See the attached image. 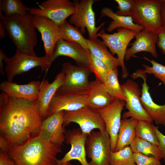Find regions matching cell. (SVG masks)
Segmentation results:
<instances>
[{
    "mask_svg": "<svg viewBox=\"0 0 165 165\" xmlns=\"http://www.w3.org/2000/svg\"><path fill=\"white\" fill-rule=\"evenodd\" d=\"M38 100L0 94V129L9 146L22 143L39 131L42 118Z\"/></svg>",
    "mask_w": 165,
    "mask_h": 165,
    "instance_id": "1",
    "label": "cell"
},
{
    "mask_svg": "<svg viewBox=\"0 0 165 165\" xmlns=\"http://www.w3.org/2000/svg\"><path fill=\"white\" fill-rule=\"evenodd\" d=\"M62 145L54 143L39 131L24 142L9 146L8 152L16 165H57Z\"/></svg>",
    "mask_w": 165,
    "mask_h": 165,
    "instance_id": "2",
    "label": "cell"
},
{
    "mask_svg": "<svg viewBox=\"0 0 165 165\" xmlns=\"http://www.w3.org/2000/svg\"><path fill=\"white\" fill-rule=\"evenodd\" d=\"M34 15L28 12L23 15L6 16L0 11V18L16 49L22 53L37 55L34 49L38 42Z\"/></svg>",
    "mask_w": 165,
    "mask_h": 165,
    "instance_id": "3",
    "label": "cell"
},
{
    "mask_svg": "<svg viewBox=\"0 0 165 165\" xmlns=\"http://www.w3.org/2000/svg\"><path fill=\"white\" fill-rule=\"evenodd\" d=\"M51 58L46 55L39 57L22 53L16 50L14 56L7 58L5 62L6 64L4 71L7 75V81L13 82L15 76L38 67L41 68V72L45 71L46 73L51 65Z\"/></svg>",
    "mask_w": 165,
    "mask_h": 165,
    "instance_id": "4",
    "label": "cell"
},
{
    "mask_svg": "<svg viewBox=\"0 0 165 165\" xmlns=\"http://www.w3.org/2000/svg\"><path fill=\"white\" fill-rule=\"evenodd\" d=\"M161 0H135L131 17L134 22L144 29L157 34L162 26Z\"/></svg>",
    "mask_w": 165,
    "mask_h": 165,
    "instance_id": "5",
    "label": "cell"
},
{
    "mask_svg": "<svg viewBox=\"0 0 165 165\" xmlns=\"http://www.w3.org/2000/svg\"><path fill=\"white\" fill-rule=\"evenodd\" d=\"M138 32L123 28H117V32L108 34L103 28L98 33L104 44L108 48L111 54H116L119 61L122 69V77L126 78L128 75L124 64L125 57L127 47L130 41Z\"/></svg>",
    "mask_w": 165,
    "mask_h": 165,
    "instance_id": "6",
    "label": "cell"
},
{
    "mask_svg": "<svg viewBox=\"0 0 165 165\" xmlns=\"http://www.w3.org/2000/svg\"><path fill=\"white\" fill-rule=\"evenodd\" d=\"M94 2L93 0L74 1L75 11L70 16L68 21L70 24L79 28L83 34L86 33V28L90 39L97 38L98 31L105 24L103 23L99 26L96 27L95 13L93 9Z\"/></svg>",
    "mask_w": 165,
    "mask_h": 165,
    "instance_id": "7",
    "label": "cell"
},
{
    "mask_svg": "<svg viewBox=\"0 0 165 165\" xmlns=\"http://www.w3.org/2000/svg\"><path fill=\"white\" fill-rule=\"evenodd\" d=\"M61 71L65 75L64 80L57 92L87 94L90 82L89 77L92 72L89 67L66 62L63 64Z\"/></svg>",
    "mask_w": 165,
    "mask_h": 165,
    "instance_id": "8",
    "label": "cell"
},
{
    "mask_svg": "<svg viewBox=\"0 0 165 165\" xmlns=\"http://www.w3.org/2000/svg\"><path fill=\"white\" fill-rule=\"evenodd\" d=\"M64 127L76 123L82 132L88 135L95 129L106 131L105 122L98 111L88 106L74 111H64Z\"/></svg>",
    "mask_w": 165,
    "mask_h": 165,
    "instance_id": "9",
    "label": "cell"
},
{
    "mask_svg": "<svg viewBox=\"0 0 165 165\" xmlns=\"http://www.w3.org/2000/svg\"><path fill=\"white\" fill-rule=\"evenodd\" d=\"M86 154L91 160L89 165H110L111 141L106 131H92L86 143Z\"/></svg>",
    "mask_w": 165,
    "mask_h": 165,
    "instance_id": "10",
    "label": "cell"
},
{
    "mask_svg": "<svg viewBox=\"0 0 165 165\" xmlns=\"http://www.w3.org/2000/svg\"><path fill=\"white\" fill-rule=\"evenodd\" d=\"M75 11L74 3L69 0H47L39 7L31 8L29 12L34 16L48 18L60 26Z\"/></svg>",
    "mask_w": 165,
    "mask_h": 165,
    "instance_id": "11",
    "label": "cell"
},
{
    "mask_svg": "<svg viewBox=\"0 0 165 165\" xmlns=\"http://www.w3.org/2000/svg\"><path fill=\"white\" fill-rule=\"evenodd\" d=\"M121 86L126 98L125 106L128 110L123 114V119L133 118L138 120L152 122L141 103L142 91L138 84L128 79Z\"/></svg>",
    "mask_w": 165,
    "mask_h": 165,
    "instance_id": "12",
    "label": "cell"
},
{
    "mask_svg": "<svg viewBox=\"0 0 165 165\" xmlns=\"http://www.w3.org/2000/svg\"><path fill=\"white\" fill-rule=\"evenodd\" d=\"M89 135L84 134L80 128L66 131L65 135V143L71 145L70 150L61 159L57 165H61L72 160H77L82 165H89L86 160V143Z\"/></svg>",
    "mask_w": 165,
    "mask_h": 165,
    "instance_id": "13",
    "label": "cell"
},
{
    "mask_svg": "<svg viewBox=\"0 0 165 165\" xmlns=\"http://www.w3.org/2000/svg\"><path fill=\"white\" fill-rule=\"evenodd\" d=\"M125 105L124 101L115 99L109 105L98 111L105 122L106 131L110 136L111 150L112 152L116 150L121 124V112Z\"/></svg>",
    "mask_w": 165,
    "mask_h": 165,
    "instance_id": "14",
    "label": "cell"
},
{
    "mask_svg": "<svg viewBox=\"0 0 165 165\" xmlns=\"http://www.w3.org/2000/svg\"><path fill=\"white\" fill-rule=\"evenodd\" d=\"M33 24L41 34L45 55L52 57L58 41L61 39L59 25L45 17L34 16Z\"/></svg>",
    "mask_w": 165,
    "mask_h": 165,
    "instance_id": "15",
    "label": "cell"
},
{
    "mask_svg": "<svg viewBox=\"0 0 165 165\" xmlns=\"http://www.w3.org/2000/svg\"><path fill=\"white\" fill-rule=\"evenodd\" d=\"M87 94L57 91L50 103L47 117L61 111H72L87 106Z\"/></svg>",
    "mask_w": 165,
    "mask_h": 165,
    "instance_id": "16",
    "label": "cell"
},
{
    "mask_svg": "<svg viewBox=\"0 0 165 165\" xmlns=\"http://www.w3.org/2000/svg\"><path fill=\"white\" fill-rule=\"evenodd\" d=\"M132 77L133 79L140 77L143 79L140 97L141 103L156 124L165 126V104L158 105L153 101L149 92V87L147 82L146 74L143 72L142 69H139L132 75Z\"/></svg>",
    "mask_w": 165,
    "mask_h": 165,
    "instance_id": "17",
    "label": "cell"
},
{
    "mask_svg": "<svg viewBox=\"0 0 165 165\" xmlns=\"http://www.w3.org/2000/svg\"><path fill=\"white\" fill-rule=\"evenodd\" d=\"M90 53L77 43L61 39L57 43L50 64L57 57L62 56L72 59L78 66L89 68Z\"/></svg>",
    "mask_w": 165,
    "mask_h": 165,
    "instance_id": "18",
    "label": "cell"
},
{
    "mask_svg": "<svg viewBox=\"0 0 165 165\" xmlns=\"http://www.w3.org/2000/svg\"><path fill=\"white\" fill-rule=\"evenodd\" d=\"M64 111L47 117L41 122L39 131L53 142L62 145L66 131L63 126Z\"/></svg>",
    "mask_w": 165,
    "mask_h": 165,
    "instance_id": "19",
    "label": "cell"
},
{
    "mask_svg": "<svg viewBox=\"0 0 165 165\" xmlns=\"http://www.w3.org/2000/svg\"><path fill=\"white\" fill-rule=\"evenodd\" d=\"M135 38V41L130 44L131 47L127 49L125 57L126 61H128L136 53L143 51L148 52L154 58H157V34L144 29L138 32Z\"/></svg>",
    "mask_w": 165,
    "mask_h": 165,
    "instance_id": "20",
    "label": "cell"
},
{
    "mask_svg": "<svg viewBox=\"0 0 165 165\" xmlns=\"http://www.w3.org/2000/svg\"><path fill=\"white\" fill-rule=\"evenodd\" d=\"M64 79V74L61 71L56 75L52 83H50L48 79H44L41 82L37 100L39 103V113L42 119L47 117L51 101L57 90L63 83Z\"/></svg>",
    "mask_w": 165,
    "mask_h": 165,
    "instance_id": "21",
    "label": "cell"
},
{
    "mask_svg": "<svg viewBox=\"0 0 165 165\" xmlns=\"http://www.w3.org/2000/svg\"><path fill=\"white\" fill-rule=\"evenodd\" d=\"M39 81H32L27 84L20 85L16 82L4 81L0 84V90L9 96L30 101L38 99Z\"/></svg>",
    "mask_w": 165,
    "mask_h": 165,
    "instance_id": "22",
    "label": "cell"
},
{
    "mask_svg": "<svg viewBox=\"0 0 165 165\" xmlns=\"http://www.w3.org/2000/svg\"><path fill=\"white\" fill-rule=\"evenodd\" d=\"M115 100L110 96L101 81L96 79L90 82L86 100L87 106L98 111L109 105Z\"/></svg>",
    "mask_w": 165,
    "mask_h": 165,
    "instance_id": "23",
    "label": "cell"
},
{
    "mask_svg": "<svg viewBox=\"0 0 165 165\" xmlns=\"http://www.w3.org/2000/svg\"><path fill=\"white\" fill-rule=\"evenodd\" d=\"M90 53L96 57L103 61L109 70L117 68L121 66L119 61L114 57L108 50L106 46L97 38L87 39Z\"/></svg>",
    "mask_w": 165,
    "mask_h": 165,
    "instance_id": "24",
    "label": "cell"
},
{
    "mask_svg": "<svg viewBox=\"0 0 165 165\" xmlns=\"http://www.w3.org/2000/svg\"><path fill=\"white\" fill-rule=\"evenodd\" d=\"M101 14V17L107 16L113 20L107 28V31L109 32L119 28H123L138 32L144 29L142 26L135 24L131 16L118 15L110 8L106 7L102 8Z\"/></svg>",
    "mask_w": 165,
    "mask_h": 165,
    "instance_id": "25",
    "label": "cell"
},
{
    "mask_svg": "<svg viewBox=\"0 0 165 165\" xmlns=\"http://www.w3.org/2000/svg\"><path fill=\"white\" fill-rule=\"evenodd\" d=\"M138 120L133 118L121 120L115 151L130 146L134 141L136 137V126Z\"/></svg>",
    "mask_w": 165,
    "mask_h": 165,
    "instance_id": "26",
    "label": "cell"
},
{
    "mask_svg": "<svg viewBox=\"0 0 165 165\" xmlns=\"http://www.w3.org/2000/svg\"><path fill=\"white\" fill-rule=\"evenodd\" d=\"M61 39L77 43L87 52H90L87 39L82 35L79 28L70 24L66 20L59 26Z\"/></svg>",
    "mask_w": 165,
    "mask_h": 165,
    "instance_id": "27",
    "label": "cell"
},
{
    "mask_svg": "<svg viewBox=\"0 0 165 165\" xmlns=\"http://www.w3.org/2000/svg\"><path fill=\"white\" fill-rule=\"evenodd\" d=\"M130 146L134 153L154 157L160 160L163 159L162 153L158 146L137 136Z\"/></svg>",
    "mask_w": 165,
    "mask_h": 165,
    "instance_id": "28",
    "label": "cell"
},
{
    "mask_svg": "<svg viewBox=\"0 0 165 165\" xmlns=\"http://www.w3.org/2000/svg\"><path fill=\"white\" fill-rule=\"evenodd\" d=\"M117 68L109 70L104 84L110 96L115 99L126 101V98L118 79Z\"/></svg>",
    "mask_w": 165,
    "mask_h": 165,
    "instance_id": "29",
    "label": "cell"
},
{
    "mask_svg": "<svg viewBox=\"0 0 165 165\" xmlns=\"http://www.w3.org/2000/svg\"><path fill=\"white\" fill-rule=\"evenodd\" d=\"M30 9L20 0H0V11L4 12L6 16L24 15L29 12Z\"/></svg>",
    "mask_w": 165,
    "mask_h": 165,
    "instance_id": "30",
    "label": "cell"
},
{
    "mask_svg": "<svg viewBox=\"0 0 165 165\" xmlns=\"http://www.w3.org/2000/svg\"><path fill=\"white\" fill-rule=\"evenodd\" d=\"M152 123L145 120H138L136 126V136L158 146L159 142Z\"/></svg>",
    "mask_w": 165,
    "mask_h": 165,
    "instance_id": "31",
    "label": "cell"
},
{
    "mask_svg": "<svg viewBox=\"0 0 165 165\" xmlns=\"http://www.w3.org/2000/svg\"><path fill=\"white\" fill-rule=\"evenodd\" d=\"M134 152L130 146L117 151H111L110 164L111 165H136Z\"/></svg>",
    "mask_w": 165,
    "mask_h": 165,
    "instance_id": "32",
    "label": "cell"
},
{
    "mask_svg": "<svg viewBox=\"0 0 165 165\" xmlns=\"http://www.w3.org/2000/svg\"><path fill=\"white\" fill-rule=\"evenodd\" d=\"M92 72L94 74L96 79L105 84L109 70L105 63L91 53L89 56V66Z\"/></svg>",
    "mask_w": 165,
    "mask_h": 165,
    "instance_id": "33",
    "label": "cell"
},
{
    "mask_svg": "<svg viewBox=\"0 0 165 165\" xmlns=\"http://www.w3.org/2000/svg\"><path fill=\"white\" fill-rule=\"evenodd\" d=\"M143 58L150 62L152 64L150 67L145 64L142 66L145 68L143 72L145 74H152L156 78L160 80L165 87V66L160 64L154 60H150L144 57Z\"/></svg>",
    "mask_w": 165,
    "mask_h": 165,
    "instance_id": "34",
    "label": "cell"
},
{
    "mask_svg": "<svg viewBox=\"0 0 165 165\" xmlns=\"http://www.w3.org/2000/svg\"><path fill=\"white\" fill-rule=\"evenodd\" d=\"M118 3V10L115 13L123 16H131L135 4V0H115Z\"/></svg>",
    "mask_w": 165,
    "mask_h": 165,
    "instance_id": "35",
    "label": "cell"
},
{
    "mask_svg": "<svg viewBox=\"0 0 165 165\" xmlns=\"http://www.w3.org/2000/svg\"><path fill=\"white\" fill-rule=\"evenodd\" d=\"M136 165H162L159 159L154 157L148 156L139 153H134Z\"/></svg>",
    "mask_w": 165,
    "mask_h": 165,
    "instance_id": "36",
    "label": "cell"
},
{
    "mask_svg": "<svg viewBox=\"0 0 165 165\" xmlns=\"http://www.w3.org/2000/svg\"><path fill=\"white\" fill-rule=\"evenodd\" d=\"M153 127L159 142V145L158 147L162 153L165 163V135L160 131L158 127L154 125Z\"/></svg>",
    "mask_w": 165,
    "mask_h": 165,
    "instance_id": "37",
    "label": "cell"
},
{
    "mask_svg": "<svg viewBox=\"0 0 165 165\" xmlns=\"http://www.w3.org/2000/svg\"><path fill=\"white\" fill-rule=\"evenodd\" d=\"M157 46L165 55V27L162 26L157 33Z\"/></svg>",
    "mask_w": 165,
    "mask_h": 165,
    "instance_id": "38",
    "label": "cell"
},
{
    "mask_svg": "<svg viewBox=\"0 0 165 165\" xmlns=\"http://www.w3.org/2000/svg\"><path fill=\"white\" fill-rule=\"evenodd\" d=\"M0 165H16V164L6 152H2L0 154Z\"/></svg>",
    "mask_w": 165,
    "mask_h": 165,
    "instance_id": "39",
    "label": "cell"
},
{
    "mask_svg": "<svg viewBox=\"0 0 165 165\" xmlns=\"http://www.w3.org/2000/svg\"><path fill=\"white\" fill-rule=\"evenodd\" d=\"M0 147L2 152H8L9 147L8 142L2 133L0 136Z\"/></svg>",
    "mask_w": 165,
    "mask_h": 165,
    "instance_id": "40",
    "label": "cell"
},
{
    "mask_svg": "<svg viewBox=\"0 0 165 165\" xmlns=\"http://www.w3.org/2000/svg\"><path fill=\"white\" fill-rule=\"evenodd\" d=\"M160 15L162 26L165 27V0H161Z\"/></svg>",
    "mask_w": 165,
    "mask_h": 165,
    "instance_id": "41",
    "label": "cell"
},
{
    "mask_svg": "<svg viewBox=\"0 0 165 165\" xmlns=\"http://www.w3.org/2000/svg\"><path fill=\"white\" fill-rule=\"evenodd\" d=\"M7 57L1 49H0V74L1 75H5L3 69L4 66L3 64L2 61H6Z\"/></svg>",
    "mask_w": 165,
    "mask_h": 165,
    "instance_id": "42",
    "label": "cell"
},
{
    "mask_svg": "<svg viewBox=\"0 0 165 165\" xmlns=\"http://www.w3.org/2000/svg\"><path fill=\"white\" fill-rule=\"evenodd\" d=\"M6 30L2 22L0 21V37L2 38H4L6 36Z\"/></svg>",
    "mask_w": 165,
    "mask_h": 165,
    "instance_id": "43",
    "label": "cell"
},
{
    "mask_svg": "<svg viewBox=\"0 0 165 165\" xmlns=\"http://www.w3.org/2000/svg\"><path fill=\"white\" fill-rule=\"evenodd\" d=\"M61 165H71V163L70 161L66 162L63 163Z\"/></svg>",
    "mask_w": 165,
    "mask_h": 165,
    "instance_id": "44",
    "label": "cell"
},
{
    "mask_svg": "<svg viewBox=\"0 0 165 165\" xmlns=\"http://www.w3.org/2000/svg\"></svg>",
    "mask_w": 165,
    "mask_h": 165,
    "instance_id": "45",
    "label": "cell"
}]
</instances>
